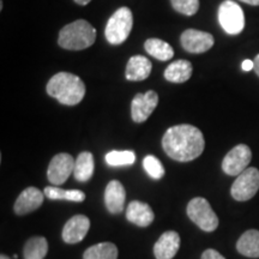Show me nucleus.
Returning a JSON list of instances; mask_svg holds the SVG:
<instances>
[{"label": "nucleus", "mask_w": 259, "mask_h": 259, "mask_svg": "<svg viewBox=\"0 0 259 259\" xmlns=\"http://www.w3.org/2000/svg\"><path fill=\"white\" fill-rule=\"evenodd\" d=\"M164 153L178 162L196 160L205 148L204 136L196 126L183 124L171 126L162 138Z\"/></svg>", "instance_id": "1"}, {"label": "nucleus", "mask_w": 259, "mask_h": 259, "mask_svg": "<svg viewBox=\"0 0 259 259\" xmlns=\"http://www.w3.org/2000/svg\"><path fill=\"white\" fill-rule=\"evenodd\" d=\"M47 94L54 97L61 105L76 106L85 95V84L76 74L59 72L54 74L47 83Z\"/></svg>", "instance_id": "2"}, {"label": "nucleus", "mask_w": 259, "mask_h": 259, "mask_svg": "<svg viewBox=\"0 0 259 259\" xmlns=\"http://www.w3.org/2000/svg\"><path fill=\"white\" fill-rule=\"evenodd\" d=\"M96 40V30L89 22L78 19L65 25L59 32L58 44L64 50L82 51L94 45Z\"/></svg>", "instance_id": "3"}, {"label": "nucleus", "mask_w": 259, "mask_h": 259, "mask_svg": "<svg viewBox=\"0 0 259 259\" xmlns=\"http://www.w3.org/2000/svg\"><path fill=\"white\" fill-rule=\"evenodd\" d=\"M134 25V16L128 8L118 9L107 22L105 35L111 45H120L128 37Z\"/></svg>", "instance_id": "4"}, {"label": "nucleus", "mask_w": 259, "mask_h": 259, "mask_svg": "<svg viewBox=\"0 0 259 259\" xmlns=\"http://www.w3.org/2000/svg\"><path fill=\"white\" fill-rule=\"evenodd\" d=\"M187 216L204 232H213L219 227V218L210 203L202 197H196L187 204Z\"/></svg>", "instance_id": "5"}, {"label": "nucleus", "mask_w": 259, "mask_h": 259, "mask_svg": "<svg viewBox=\"0 0 259 259\" xmlns=\"http://www.w3.org/2000/svg\"><path fill=\"white\" fill-rule=\"evenodd\" d=\"M219 22L227 34L238 35L245 28L242 9L232 0H226L219 8Z\"/></svg>", "instance_id": "6"}, {"label": "nucleus", "mask_w": 259, "mask_h": 259, "mask_svg": "<svg viewBox=\"0 0 259 259\" xmlns=\"http://www.w3.org/2000/svg\"><path fill=\"white\" fill-rule=\"evenodd\" d=\"M259 190V170L248 167L238 176L232 185V197L238 202H246L255 196Z\"/></svg>", "instance_id": "7"}, {"label": "nucleus", "mask_w": 259, "mask_h": 259, "mask_svg": "<svg viewBox=\"0 0 259 259\" xmlns=\"http://www.w3.org/2000/svg\"><path fill=\"white\" fill-rule=\"evenodd\" d=\"M251 158V149L246 144H239L233 148L223 158L222 169L228 176L238 177L247 169Z\"/></svg>", "instance_id": "8"}, {"label": "nucleus", "mask_w": 259, "mask_h": 259, "mask_svg": "<svg viewBox=\"0 0 259 259\" xmlns=\"http://www.w3.org/2000/svg\"><path fill=\"white\" fill-rule=\"evenodd\" d=\"M73 157L70 154L60 153L51 160L47 169V178L53 185H61L69 179L74 169Z\"/></svg>", "instance_id": "9"}, {"label": "nucleus", "mask_w": 259, "mask_h": 259, "mask_svg": "<svg viewBox=\"0 0 259 259\" xmlns=\"http://www.w3.org/2000/svg\"><path fill=\"white\" fill-rule=\"evenodd\" d=\"M181 46L190 53L200 54L208 52L213 46V36L205 31L187 29L180 36Z\"/></svg>", "instance_id": "10"}, {"label": "nucleus", "mask_w": 259, "mask_h": 259, "mask_svg": "<svg viewBox=\"0 0 259 259\" xmlns=\"http://www.w3.org/2000/svg\"><path fill=\"white\" fill-rule=\"evenodd\" d=\"M158 105V95L154 90L145 94L139 93L131 103V115L135 122H144Z\"/></svg>", "instance_id": "11"}, {"label": "nucleus", "mask_w": 259, "mask_h": 259, "mask_svg": "<svg viewBox=\"0 0 259 259\" xmlns=\"http://www.w3.org/2000/svg\"><path fill=\"white\" fill-rule=\"evenodd\" d=\"M90 228V221L87 216L76 215L71 218L63 229V240L66 244H77L80 242L88 234Z\"/></svg>", "instance_id": "12"}, {"label": "nucleus", "mask_w": 259, "mask_h": 259, "mask_svg": "<svg viewBox=\"0 0 259 259\" xmlns=\"http://www.w3.org/2000/svg\"><path fill=\"white\" fill-rule=\"evenodd\" d=\"M44 193L36 187H28L18 196L14 210L17 215H25L40 208L44 203Z\"/></svg>", "instance_id": "13"}, {"label": "nucleus", "mask_w": 259, "mask_h": 259, "mask_svg": "<svg viewBox=\"0 0 259 259\" xmlns=\"http://www.w3.org/2000/svg\"><path fill=\"white\" fill-rule=\"evenodd\" d=\"M180 247V236L177 232H164L154 246L156 259H173Z\"/></svg>", "instance_id": "14"}, {"label": "nucleus", "mask_w": 259, "mask_h": 259, "mask_svg": "<svg viewBox=\"0 0 259 259\" xmlns=\"http://www.w3.org/2000/svg\"><path fill=\"white\" fill-rule=\"evenodd\" d=\"M126 192L120 181L112 180L105 191V203L111 213H119L124 210Z\"/></svg>", "instance_id": "15"}, {"label": "nucleus", "mask_w": 259, "mask_h": 259, "mask_svg": "<svg viewBox=\"0 0 259 259\" xmlns=\"http://www.w3.org/2000/svg\"><path fill=\"white\" fill-rule=\"evenodd\" d=\"M126 218L130 222L135 223L138 227H148L153 223L155 219V213L150 205L147 203L134 200L128 204Z\"/></svg>", "instance_id": "16"}, {"label": "nucleus", "mask_w": 259, "mask_h": 259, "mask_svg": "<svg viewBox=\"0 0 259 259\" xmlns=\"http://www.w3.org/2000/svg\"><path fill=\"white\" fill-rule=\"evenodd\" d=\"M151 61L143 56H135L130 58L126 66V79L139 82L147 79L151 73Z\"/></svg>", "instance_id": "17"}, {"label": "nucleus", "mask_w": 259, "mask_h": 259, "mask_svg": "<svg viewBox=\"0 0 259 259\" xmlns=\"http://www.w3.org/2000/svg\"><path fill=\"white\" fill-rule=\"evenodd\" d=\"M236 250L248 258H259V231L250 229L245 232L236 242Z\"/></svg>", "instance_id": "18"}, {"label": "nucleus", "mask_w": 259, "mask_h": 259, "mask_svg": "<svg viewBox=\"0 0 259 259\" xmlns=\"http://www.w3.org/2000/svg\"><path fill=\"white\" fill-rule=\"evenodd\" d=\"M192 64L189 60H177L164 71V78L171 83H185L192 76Z\"/></svg>", "instance_id": "19"}, {"label": "nucleus", "mask_w": 259, "mask_h": 259, "mask_svg": "<svg viewBox=\"0 0 259 259\" xmlns=\"http://www.w3.org/2000/svg\"><path fill=\"white\" fill-rule=\"evenodd\" d=\"M94 174V156L89 151H83L74 162L73 177L79 183H85L92 179Z\"/></svg>", "instance_id": "20"}, {"label": "nucleus", "mask_w": 259, "mask_h": 259, "mask_svg": "<svg viewBox=\"0 0 259 259\" xmlns=\"http://www.w3.org/2000/svg\"><path fill=\"white\" fill-rule=\"evenodd\" d=\"M144 48L151 57L162 61L169 60L174 56V51L170 45L160 38H149L145 41Z\"/></svg>", "instance_id": "21"}, {"label": "nucleus", "mask_w": 259, "mask_h": 259, "mask_svg": "<svg viewBox=\"0 0 259 259\" xmlns=\"http://www.w3.org/2000/svg\"><path fill=\"white\" fill-rule=\"evenodd\" d=\"M48 252V242L44 236L30 238L24 245V259H44Z\"/></svg>", "instance_id": "22"}, {"label": "nucleus", "mask_w": 259, "mask_h": 259, "mask_svg": "<svg viewBox=\"0 0 259 259\" xmlns=\"http://www.w3.org/2000/svg\"><path fill=\"white\" fill-rule=\"evenodd\" d=\"M83 259H118V248L112 242H100L84 252Z\"/></svg>", "instance_id": "23"}, {"label": "nucleus", "mask_w": 259, "mask_h": 259, "mask_svg": "<svg viewBox=\"0 0 259 259\" xmlns=\"http://www.w3.org/2000/svg\"><path fill=\"white\" fill-rule=\"evenodd\" d=\"M45 196L53 200H70V202H83L85 194L79 190H63L59 187L47 186L44 190Z\"/></svg>", "instance_id": "24"}, {"label": "nucleus", "mask_w": 259, "mask_h": 259, "mask_svg": "<svg viewBox=\"0 0 259 259\" xmlns=\"http://www.w3.org/2000/svg\"><path fill=\"white\" fill-rule=\"evenodd\" d=\"M106 162L109 166L113 167H119V166H131L135 163L136 161V155L134 151L131 150H113L109 151L106 155Z\"/></svg>", "instance_id": "25"}, {"label": "nucleus", "mask_w": 259, "mask_h": 259, "mask_svg": "<svg viewBox=\"0 0 259 259\" xmlns=\"http://www.w3.org/2000/svg\"><path fill=\"white\" fill-rule=\"evenodd\" d=\"M143 167L148 176L153 179H161L164 176V168L162 166L161 161L153 155H148L143 160Z\"/></svg>", "instance_id": "26"}, {"label": "nucleus", "mask_w": 259, "mask_h": 259, "mask_svg": "<svg viewBox=\"0 0 259 259\" xmlns=\"http://www.w3.org/2000/svg\"><path fill=\"white\" fill-rule=\"evenodd\" d=\"M174 10L185 16H193L199 9V0H170Z\"/></svg>", "instance_id": "27"}, {"label": "nucleus", "mask_w": 259, "mask_h": 259, "mask_svg": "<svg viewBox=\"0 0 259 259\" xmlns=\"http://www.w3.org/2000/svg\"><path fill=\"white\" fill-rule=\"evenodd\" d=\"M202 259H226V258L216 250L208 248V250H205L203 252Z\"/></svg>", "instance_id": "28"}, {"label": "nucleus", "mask_w": 259, "mask_h": 259, "mask_svg": "<svg viewBox=\"0 0 259 259\" xmlns=\"http://www.w3.org/2000/svg\"><path fill=\"white\" fill-rule=\"evenodd\" d=\"M252 69H254V61H252L250 59H246L242 61V70L251 71Z\"/></svg>", "instance_id": "29"}, {"label": "nucleus", "mask_w": 259, "mask_h": 259, "mask_svg": "<svg viewBox=\"0 0 259 259\" xmlns=\"http://www.w3.org/2000/svg\"><path fill=\"white\" fill-rule=\"evenodd\" d=\"M242 3H246L248 5H253V6H259V0H240Z\"/></svg>", "instance_id": "30"}, {"label": "nucleus", "mask_w": 259, "mask_h": 259, "mask_svg": "<svg viewBox=\"0 0 259 259\" xmlns=\"http://www.w3.org/2000/svg\"><path fill=\"white\" fill-rule=\"evenodd\" d=\"M254 71L257 76H259V54L254 58Z\"/></svg>", "instance_id": "31"}, {"label": "nucleus", "mask_w": 259, "mask_h": 259, "mask_svg": "<svg viewBox=\"0 0 259 259\" xmlns=\"http://www.w3.org/2000/svg\"><path fill=\"white\" fill-rule=\"evenodd\" d=\"M74 2H76L78 5H87V4H89L92 0H74Z\"/></svg>", "instance_id": "32"}, {"label": "nucleus", "mask_w": 259, "mask_h": 259, "mask_svg": "<svg viewBox=\"0 0 259 259\" xmlns=\"http://www.w3.org/2000/svg\"><path fill=\"white\" fill-rule=\"evenodd\" d=\"M0 259H10V258L8 257V255H5V254H2V255H0Z\"/></svg>", "instance_id": "33"}]
</instances>
